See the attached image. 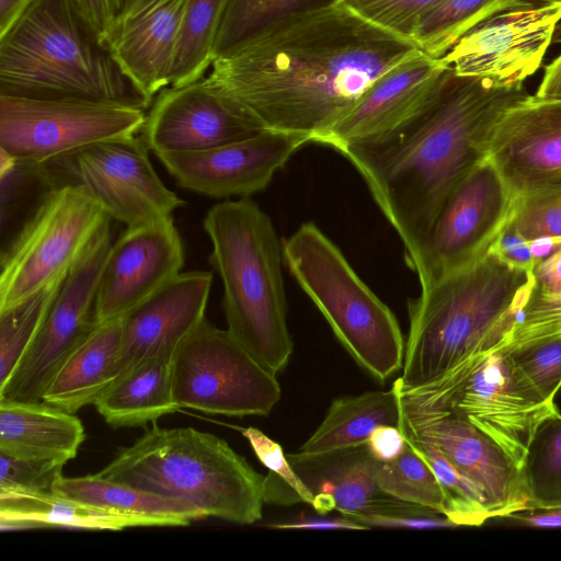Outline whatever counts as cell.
<instances>
[{
  "instance_id": "obj_54",
  "label": "cell",
  "mask_w": 561,
  "mask_h": 561,
  "mask_svg": "<svg viewBox=\"0 0 561 561\" xmlns=\"http://www.w3.org/2000/svg\"><path fill=\"white\" fill-rule=\"evenodd\" d=\"M529 2H549V3H561V0H523Z\"/></svg>"
},
{
  "instance_id": "obj_32",
  "label": "cell",
  "mask_w": 561,
  "mask_h": 561,
  "mask_svg": "<svg viewBox=\"0 0 561 561\" xmlns=\"http://www.w3.org/2000/svg\"><path fill=\"white\" fill-rule=\"evenodd\" d=\"M523 0H443L417 20L411 42L427 56L443 58L468 32Z\"/></svg>"
},
{
  "instance_id": "obj_21",
  "label": "cell",
  "mask_w": 561,
  "mask_h": 561,
  "mask_svg": "<svg viewBox=\"0 0 561 561\" xmlns=\"http://www.w3.org/2000/svg\"><path fill=\"white\" fill-rule=\"evenodd\" d=\"M488 159L517 196L561 178V100L526 94L511 105Z\"/></svg>"
},
{
  "instance_id": "obj_20",
  "label": "cell",
  "mask_w": 561,
  "mask_h": 561,
  "mask_svg": "<svg viewBox=\"0 0 561 561\" xmlns=\"http://www.w3.org/2000/svg\"><path fill=\"white\" fill-rule=\"evenodd\" d=\"M184 249L173 217L127 227L112 244L99 282L94 320L124 316L176 275Z\"/></svg>"
},
{
  "instance_id": "obj_35",
  "label": "cell",
  "mask_w": 561,
  "mask_h": 561,
  "mask_svg": "<svg viewBox=\"0 0 561 561\" xmlns=\"http://www.w3.org/2000/svg\"><path fill=\"white\" fill-rule=\"evenodd\" d=\"M520 470L528 507L561 506V412L558 409L536 427Z\"/></svg>"
},
{
  "instance_id": "obj_24",
  "label": "cell",
  "mask_w": 561,
  "mask_h": 561,
  "mask_svg": "<svg viewBox=\"0 0 561 561\" xmlns=\"http://www.w3.org/2000/svg\"><path fill=\"white\" fill-rule=\"evenodd\" d=\"M287 457L312 493L330 495L335 510L348 518L436 512L383 492L375 479L376 459L366 444L312 457Z\"/></svg>"
},
{
  "instance_id": "obj_41",
  "label": "cell",
  "mask_w": 561,
  "mask_h": 561,
  "mask_svg": "<svg viewBox=\"0 0 561 561\" xmlns=\"http://www.w3.org/2000/svg\"><path fill=\"white\" fill-rule=\"evenodd\" d=\"M440 1L443 0H343L362 18L409 41L420 16Z\"/></svg>"
},
{
  "instance_id": "obj_48",
  "label": "cell",
  "mask_w": 561,
  "mask_h": 561,
  "mask_svg": "<svg viewBox=\"0 0 561 561\" xmlns=\"http://www.w3.org/2000/svg\"><path fill=\"white\" fill-rule=\"evenodd\" d=\"M268 527L275 529H352V530H363L367 529L362 524L342 515L340 517H327L324 514H320V516H308L298 518L290 522L284 523H275L270 525Z\"/></svg>"
},
{
  "instance_id": "obj_14",
  "label": "cell",
  "mask_w": 561,
  "mask_h": 561,
  "mask_svg": "<svg viewBox=\"0 0 561 561\" xmlns=\"http://www.w3.org/2000/svg\"><path fill=\"white\" fill-rule=\"evenodd\" d=\"M141 136L95 142L56 160L68 179L82 185L111 218L127 227L149 225L167 217L185 202L156 173Z\"/></svg>"
},
{
  "instance_id": "obj_34",
  "label": "cell",
  "mask_w": 561,
  "mask_h": 561,
  "mask_svg": "<svg viewBox=\"0 0 561 561\" xmlns=\"http://www.w3.org/2000/svg\"><path fill=\"white\" fill-rule=\"evenodd\" d=\"M550 337H561V247L531 268L526 301L504 348Z\"/></svg>"
},
{
  "instance_id": "obj_16",
  "label": "cell",
  "mask_w": 561,
  "mask_h": 561,
  "mask_svg": "<svg viewBox=\"0 0 561 561\" xmlns=\"http://www.w3.org/2000/svg\"><path fill=\"white\" fill-rule=\"evenodd\" d=\"M561 3L524 1L481 22L443 57L457 75L523 83L541 66Z\"/></svg>"
},
{
  "instance_id": "obj_11",
  "label": "cell",
  "mask_w": 561,
  "mask_h": 561,
  "mask_svg": "<svg viewBox=\"0 0 561 561\" xmlns=\"http://www.w3.org/2000/svg\"><path fill=\"white\" fill-rule=\"evenodd\" d=\"M518 196L484 160L449 194L416 250L404 257L421 288L485 255L515 214Z\"/></svg>"
},
{
  "instance_id": "obj_15",
  "label": "cell",
  "mask_w": 561,
  "mask_h": 561,
  "mask_svg": "<svg viewBox=\"0 0 561 561\" xmlns=\"http://www.w3.org/2000/svg\"><path fill=\"white\" fill-rule=\"evenodd\" d=\"M397 393L403 434L431 443L473 480L492 518L528 507L519 465L494 440L446 405Z\"/></svg>"
},
{
  "instance_id": "obj_22",
  "label": "cell",
  "mask_w": 561,
  "mask_h": 561,
  "mask_svg": "<svg viewBox=\"0 0 561 561\" xmlns=\"http://www.w3.org/2000/svg\"><path fill=\"white\" fill-rule=\"evenodd\" d=\"M211 283L208 271L180 273L125 313L116 378L149 357L172 358L205 319Z\"/></svg>"
},
{
  "instance_id": "obj_18",
  "label": "cell",
  "mask_w": 561,
  "mask_h": 561,
  "mask_svg": "<svg viewBox=\"0 0 561 561\" xmlns=\"http://www.w3.org/2000/svg\"><path fill=\"white\" fill-rule=\"evenodd\" d=\"M311 139L261 130L208 150L158 156L179 186L215 198L248 197L264 190L274 174Z\"/></svg>"
},
{
  "instance_id": "obj_8",
  "label": "cell",
  "mask_w": 561,
  "mask_h": 561,
  "mask_svg": "<svg viewBox=\"0 0 561 561\" xmlns=\"http://www.w3.org/2000/svg\"><path fill=\"white\" fill-rule=\"evenodd\" d=\"M110 221L82 185L49 188L2 252L0 311L65 278Z\"/></svg>"
},
{
  "instance_id": "obj_19",
  "label": "cell",
  "mask_w": 561,
  "mask_h": 561,
  "mask_svg": "<svg viewBox=\"0 0 561 561\" xmlns=\"http://www.w3.org/2000/svg\"><path fill=\"white\" fill-rule=\"evenodd\" d=\"M148 110L140 136L157 157L204 151L261 131L204 78L164 88Z\"/></svg>"
},
{
  "instance_id": "obj_38",
  "label": "cell",
  "mask_w": 561,
  "mask_h": 561,
  "mask_svg": "<svg viewBox=\"0 0 561 561\" xmlns=\"http://www.w3.org/2000/svg\"><path fill=\"white\" fill-rule=\"evenodd\" d=\"M65 278L0 311V387L32 344Z\"/></svg>"
},
{
  "instance_id": "obj_45",
  "label": "cell",
  "mask_w": 561,
  "mask_h": 561,
  "mask_svg": "<svg viewBox=\"0 0 561 561\" xmlns=\"http://www.w3.org/2000/svg\"><path fill=\"white\" fill-rule=\"evenodd\" d=\"M488 253L512 266L529 272L536 264L530 248V240L525 238L510 224L492 243Z\"/></svg>"
},
{
  "instance_id": "obj_53",
  "label": "cell",
  "mask_w": 561,
  "mask_h": 561,
  "mask_svg": "<svg viewBox=\"0 0 561 561\" xmlns=\"http://www.w3.org/2000/svg\"><path fill=\"white\" fill-rule=\"evenodd\" d=\"M551 44H561V20L558 22L556 26Z\"/></svg>"
},
{
  "instance_id": "obj_26",
  "label": "cell",
  "mask_w": 561,
  "mask_h": 561,
  "mask_svg": "<svg viewBox=\"0 0 561 561\" xmlns=\"http://www.w3.org/2000/svg\"><path fill=\"white\" fill-rule=\"evenodd\" d=\"M122 329L123 316L96 323L54 375L42 401L70 413L94 404L116 378Z\"/></svg>"
},
{
  "instance_id": "obj_51",
  "label": "cell",
  "mask_w": 561,
  "mask_h": 561,
  "mask_svg": "<svg viewBox=\"0 0 561 561\" xmlns=\"http://www.w3.org/2000/svg\"><path fill=\"white\" fill-rule=\"evenodd\" d=\"M32 0H0V35L19 19Z\"/></svg>"
},
{
  "instance_id": "obj_3",
  "label": "cell",
  "mask_w": 561,
  "mask_h": 561,
  "mask_svg": "<svg viewBox=\"0 0 561 561\" xmlns=\"http://www.w3.org/2000/svg\"><path fill=\"white\" fill-rule=\"evenodd\" d=\"M529 287V271L486 253L421 288L408 304L402 374L393 386L419 387L463 360L506 347Z\"/></svg>"
},
{
  "instance_id": "obj_7",
  "label": "cell",
  "mask_w": 561,
  "mask_h": 561,
  "mask_svg": "<svg viewBox=\"0 0 561 561\" xmlns=\"http://www.w3.org/2000/svg\"><path fill=\"white\" fill-rule=\"evenodd\" d=\"M283 257L363 369L383 382L402 368L405 342L396 316L313 222L302 224L283 241Z\"/></svg>"
},
{
  "instance_id": "obj_36",
  "label": "cell",
  "mask_w": 561,
  "mask_h": 561,
  "mask_svg": "<svg viewBox=\"0 0 561 561\" xmlns=\"http://www.w3.org/2000/svg\"><path fill=\"white\" fill-rule=\"evenodd\" d=\"M405 438L424 457L435 473L444 493L446 517L457 527L481 526L492 518L486 499L473 480L431 443L416 437Z\"/></svg>"
},
{
  "instance_id": "obj_31",
  "label": "cell",
  "mask_w": 561,
  "mask_h": 561,
  "mask_svg": "<svg viewBox=\"0 0 561 561\" xmlns=\"http://www.w3.org/2000/svg\"><path fill=\"white\" fill-rule=\"evenodd\" d=\"M342 1L228 0L213 58L232 55L275 31L336 7Z\"/></svg>"
},
{
  "instance_id": "obj_4",
  "label": "cell",
  "mask_w": 561,
  "mask_h": 561,
  "mask_svg": "<svg viewBox=\"0 0 561 561\" xmlns=\"http://www.w3.org/2000/svg\"><path fill=\"white\" fill-rule=\"evenodd\" d=\"M0 95L148 110L78 0H32L0 35Z\"/></svg>"
},
{
  "instance_id": "obj_37",
  "label": "cell",
  "mask_w": 561,
  "mask_h": 561,
  "mask_svg": "<svg viewBox=\"0 0 561 561\" xmlns=\"http://www.w3.org/2000/svg\"><path fill=\"white\" fill-rule=\"evenodd\" d=\"M375 479L387 494L444 514L440 484L424 457L407 440L404 450L393 460L375 461Z\"/></svg>"
},
{
  "instance_id": "obj_17",
  "label": "cell",
  "mask_w": 561,
  "mask_h": 561,
  "mask_svg": "<svg viewBox=\"0 0 561 561\" xmlns=\"http://www.w3.org/2000/svg\"><path fill=\"white\" fill-rule=\"evenodd\" d=\"M448 70L442 59L415 50L374 82L318 144L339 151L393 136L431 105Z\"/></svg>"
},
{
  "instance_id": "obj_40",
  "label": "cell",
  "mask_w": 561,
  "mask_h": 561,
  "mask_svg": "<svg viewBox=\"0 0 561 561\" xmlns=\"http://www.w3.org/2000/svg\"><path fill=\"white\" fill-rule=\"evenodd\" d=\"M510 225L527 239L561 237V178L518 196Z\"/></svg>"
},
{
  "instance_id": "obj_27",
  "label": "cell",
  "mask_w": 561,
  "mask_h": 561,
  "mask_svg": "<svg viewBox=\"0 0 561 561\" xmlns=\"http://www.w3.org/2000/svg\"><path fill=\"white\" fill-rule=\"evenodd\" d=\"M113 428L140 427L179 410L172 390V358L149 357L117 377L94 402Z\"/></svg>"
},
{
  "instance_id": "obj_44",
  "label": "cell",
  "mask_w": 561,
  "mask_h": 561,
  "mask_svg": "<svg viewBox=\"0 0 561 561\" xmlns=\"http://www.w3.org/2000/svg\"><path fill=\"white\" fill-rule=\"evenodd\" d=\"M367 529L371 527L437 529L457 527L448 517L438 512L412 513L401 515H373L351 518Z\"/></svg>"
},
{
  "instance_id": "obj_30",
  "label": "cell",
  "mask_w": 561,
  "mask_h": 561,
  "mask_svg": "<svg viewBox=\"0 0 561 561\" xmlns=\"http://www.w3.org/2000/svg\"><path fill=\"white\" fill-rule=\"evenodd\" d=\"M0 526L2 530L38 527L123 530L148 527L149 524L142 518L106 511L54 492H0Z\"/></svg>"
},
{
  "instance_id": "obj_28",
  "label": "cell",
  "mask_w": 561,
  "mask_h": 561,
  "mask_svg": "<svg viewBox=\"0 0 561 561\" xmlns=\"http://www.w3.org/2000/svg\"><path fill=\"white\" fill-rule=\"evenodd\" d=\"M397 391L370 390L335 398L316 431L295 455L312 457L365 445L380 425H400Z\"/></svg>"
},
{
  "instance_id": "obj_47",
  "label": "cell",
  "mask_w": 561,
  "mask_h": 561,
  "mask_svg": "<svg viewBox=\"0 0 561 561\" xmlns=\"http://www.w3.org/2000/svg\"><path fill=\"white\" fill-rule=\"evenodd\" d=\"M366 446L378 461L397 458L407 447V438L400 426L380 425L369 436Z\"/></svg>"
},
{
  "instance_id": "obj_5",
  "label": "cell",
  "mask_w": 561,
  "mask_h": 561,
  "mask_svg": "<svg viewBox=\"0 0 561 561\" xmlns=\"http://www.w3.org/2000/svg\"><path fill=\"white\" fill-rule=\"evenodd\" d=\"M203 226L213 244L209 262L224 284L227 330L261 366L277 375L294 351L283 242L267 214L248 197L215 204Z\"/></svg>"
},
{
  "instance_id": "obj_50",
  "label": "cell",
  "mask_w": 561,
  "mask_h": 561,
  "mask_svg": "<svg viewBox=\"0 0 561 561\" xmlns=\"http://www.w3.org/2000/svg\"><path fill=\"white\" fill-rule=\"evenodd\" d=\"M536 95L561 100V55L546 67Z\"/></svg>"
},
{
  "instance_id": "obj_39",
  "label": "cell",
  "mask_w": 561,
  "mask_h": 561,
  "mask_svg": "<svg viewBox=\"0 0 561 561\" xmlns=\"http://www.w3.org/2000/svg\"><path fill=\"white\" fill-rule=\"evenodd\" d=\"M504 350L535 390L546 401L554 402L561 387V337L537 340Z\"/></svg>"
},
{
  "instance_id": "obj_2",
  "label": "cell",
  "mask_w": 561,
  "mask_h": 561,
  "mask_svg": "<svg viewBox=\"0 0 561 561\" xmlns=\"http://www.w3.org/2000/svg\"><path fill=\"white\" fill-rule=\"evenodd\" d=\"M523 83L460 76L450 67L431 105L393 136L339 150L411 255L453 190L488 159L493 131Z\"/></svg>"
},
{
  "instance_id": "obj_49",
  "label": "cell",
  "mask_w": 561,
  "mask_h": 561,
  "mask_svg": "<svg viewBox=\"0 0 561 561\" xmlns=\"http://www.w3.org/2000/svg\"><path fill=\"white\" fill-rule=\"evenodd\" d=\"M502 518L537 528H561V506L553 508L527 507Z\"/></svg>"
},
{
  "instance_id": "obj_1",
  "label": "cell",
  "mask_w": 561,
  "mask_h": 561,
  "mask_svg": "<svg viewBox=\"0 0 561 561\" xmlns=\"http://www.w3.org/2000/svg\"><path fill=\"white\" fill-rule=\"evenodd\" d=\"M417 48L343 1L217 58L204 79L261 130L311 142Z\"/></svg>"
},
{
  "instance_id": "obj_46",
  "label": "cell",
  "mask_w": 561,
  "mask_h": 561,
  "mask_svg": "<svg viewBox=\"0 0 561 561\" xmlns=\"http://www.w3.org/2000/svg\"><path fill=\"white\" fill-rule=\"evenodd\" d=\"M78 2L106 45L117 25L125 0H78Z\"/></svg>"
},
{
  "instance_id": "obj_23",
  "label": "cell",
  "mask_w": 561,
  "mask_h": 561,
  "mask_svg": "<svg viewBox=\"0 0 561 561\" xmlns=\"http://www.w3.org/2000/svg\"><path fill=\"white\" fill-rule=\"evenodd\" d=\"M185 1L144 0L118 21L106 43L123 71L151 102L170 85Z\"/></svg>"
},
{
  "instance_id": "obj_33",
  "label": "cell",
  "mask_w": 561,
  "mask_h": 561,
  "mask_svg": "<svg viewBox=\"0 0 561 561\" xmlns=\"http://www.w3.org/2000/svg\"><path fill=\"white\" fill-rule=\"evenodd\" d=\"M228 0H186L181 33L170 75V85L181 87L204 78L211 67L214 45Z\"/></svg>"
},
{
  "instance_id": "obj_12",
  "label": "cell",
  "mask_w": 561,
  "mask_h": 561,
  "mask_svg": "<svg viewBox=\"0 0 561 561\" xmlns=\"http://www.w3.org/2000/svg\"><path fill=\"white\" fill-rule=\"evenodd\" d=\"M141 108L75 100L0 95V150L43 165L85 146L138 135Z\"/></svg>"
},
{
  "instance_id": "obj_42",
  "label": "cell",
  "mask_w": 561,
  "mask_h": 561,
  "mask_svg": "<svg viewBox=\"0 0 561 561\" xmlns=\"http://www.w3.org/2000/svg\"><path fill=\"white\" fill-rule=\"evenodd\" d=\"M233 427L248 439L257 459L270 470L268 474L290 491L296 503L313 504L314 494L291 466L278 443L255 427Z\"/></svg>"
},
{
  "instance_id": "obj_25",
  "label": "cell",
  "mask_w": 561,
  "mask_h": 561,
  "mask_svg": "<svg viewBox=\"0 0 561 561\" xmlns=\"http://www.w3.org/2000/svg\"><path fill=\"white\" fill-rule=\"evenodd\" d=\"M84 438V427L73 413L44 401L0 399V454L66 465Z\"/></svg>"
},
{
  "instance_id": "obj_52",
  "label": "cell",
  "mask_w": 561,
  "mask_h": 561,
  "mask_svg": "<svg viewBox=\"0 0 561 561\" xmlns=\"http://www.w3.org/2000/svg\"><path fill=\"white\" fill-rule=\"evenodd\" d=\"M142 1L144 0H125L124 9L122 11L119 20L130 15L134 11H136Z\"/></svg>"
},
{
  "instance_id": "obj_29",
  "label": "cell",
  "mask_w": 561,
  "mask_h": 561,
  "mask_svg": "<svg viewBox=\"0 0 561 561\" xmlns=\"http://www.w3.org/2000/svg\"><path fill=\"white\" fill-rule=\"evenodd\" d=\"M54 493L106 511L145 519L149 526H187L206 518L194 505L94 474L64 477L55 481Z\"/></svg>"
},
{
  "instance_id": "obj_6",
  "label": "cell",
  "mask_w": 561,
  "mask_h": 561,
  "mask_svg": "<svg viewBox=\"0 0 561 561\" xmlns=\"http://www.w3.org/2000/svg\"><path fill=\"white\" fill-rule=\"evenodd\" d=\"M96 474L187 502L206 517L240 525L262 518L265 477L225 439L194 427L153 422Z\"/></svg>"
},
{
  "instance_id": "obj_13",
  "label": "cell",
  "mask_w": 561,
  "mask_h": 561,
  "mask_svg": "<svg viewBox=\"0 0 561 561\" xmlns=\"http://www.w3.org/2000/svg\"><path fill=\"white\" fill-rule=\"evenodd\" d=\"M112 244L107 225L65 277L35 339L0 387V399L42 401L54 375L96 325L95 296Z\"/></svg>"
},
{
  "instance_id": "obj_10",
  "label": "cell",
  "mask_w": 561,
  "mask_h": 561,
  "mask_svg": "<svg viewBox=\"0 0 561 561\" xmlns=\"http://www.w3.org/2000/svg\"><path fill=\"white\" fill-rule=\"evenodd\" d=\"M172 390L179 409L226 416H266L282 397L276 375L206 318L172 357Z\"/></svg>"
},
{
  "instance_id": "obj_43",
  "label": "cell",
  "mask_w": 561,
  "mask_h": 561,
  "mask_svg": "<svg viewBox=\"0 0 561 561\" xmlns=\"http://www.w3.org/2000/svg\"><path fill=\"white\" fill-rule=\"evenodd\" d=\"M65 465L0 454V492H51Z\"/></svg>"
},
{
  "instance_id": "obj_9",
  "label": "cell",
  "mask_w": 561,
  "mask_h": 561,
  "mask_svg": "<svg viewBox=\"0 0 561 561\" xmlns=\"http://www.w3.org/2000/svg\"><path fill=\"white\" fill-rule=\"evenodd\" d=\"M392 387L450 408L494 440L519 467L536 427L557 409L517 370L504 348L463 360L419 387Z\"/></svg>"
}]
</instances>
